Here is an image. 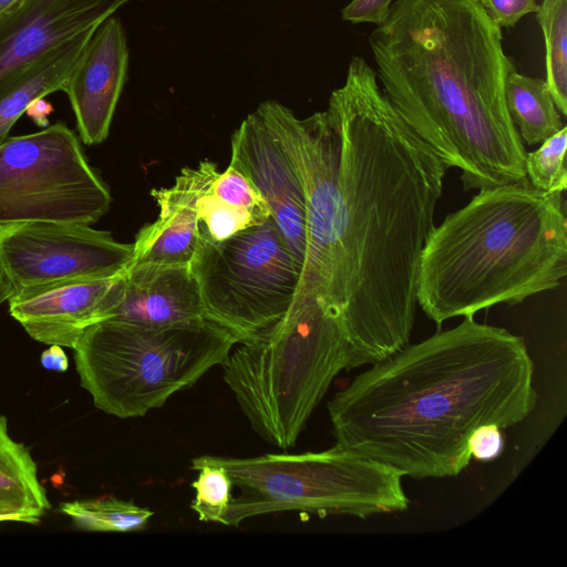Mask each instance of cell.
Listing matches in <instances>:
<instances>
[{
	"mask_svg": "<svg viewBox=\"0 0 567 567\" xmlns=\"http://www.w3.org/2000/svg\"><path fill=\"white\" fill-rule=\"evenodd\" d=\"M268 127L300 178L307 247L299 292L339 318L347 370L409 344L421 254L449 169L401 118L359 55L328 109L299 118L274 111Z\"/></svg>",
	"mask_w": 567,
	"mask_h": 567,
	"instance_id": "6da1fadb",
	"label": "cell"
},
{
	"mask_svg": "<svg viewBox=\"0 0 567 567\" xmlns=\"http://www.w3.org/2000/svg\"><path fill=\"white\" fill-rule=\"evenodd\" d=\"M524 339L464 317L357 375L328 403L337 444L402 476L458 475L477 427H511L537 404Z\"/></svg>",
	"mask_w": 567,
	"mask_h": 567,
	"instance_id": "7a4b0ae2",
	"label": "cell"
},
{
	"mask_svg": "<svg viewBox=\"0 0 567 567\" xmlns=\"http://www.w3.org/2000/svg\"><path fill=\"white\" fill-rule=\"evenodd\" d=\"M383 93L464 190L526 177V151L506 106L515 64L478 0H395L369 35Z\"/></svg>",
	"mask_w": 567,
	"mask_h": 567,
	"instance_id": "3957f363",
	"label": "cell"
},
{
	"mask_svg": "<svg viewBox=\"0 0 567 567\" xmlns=\"http://www.w3.org/2000/svg\"><path fill=\"white\" fill-rule=\"evenodd\" d=\"M566 275L563 193L540 192L524 177L481 189L433 227L420 258L416 301L440 327L556 289Z\"/></svg>",
	"mask_w": 567,
	"mask_h": 567,
	"instance_id": "277c9868",
	"label": "cell"
},
{
	"mask_svg": "<svg viewBox=\"0 0 567 567\" xmlns=\"http://www.w3.org/2000/svg\"><path fill=\"white\" fill-rule=\"evenodd\" d=\"M221 363L224 380L251 427L269 444H296L334 377L347 370L339 318L313 295L298 292L286 315Z\"/></svg>",
	"mask_w": 567,
	"mask_h": 567,
	"instance_id": "5b68a950",
	"label": "cell"
},
{
	"mask_svg": "<svg viewBox=\"0 0 567 567\" xmlns=\"http://www.w3.org/2000/svg\"><path fill=\"white\" fill-rule=\"evenodd\" d=\"M235 344L227 330L207 319L167 324L106 319L87 328L73 350L80 383L95 406L127 419L161 408L196 383Z\"/></svg>",
	"mask_w": 567,
	"mask_h": 567,
	"instance_id": "8992f818",
	"label": "cell"
},
{
	"mask_svg": "<svg viewBox=\"0 0 567 567\" xmlns=\"http://www.w3.org/2000/svg\"><path fill=\"white\" fill-rule=\"evenodd\" d=\"M208 458L239 488L223 525L286 511L363 519L409 506L399 472L339 444L300 454Z\"/></svg>",
	"mask_w": 567,
	"mask_h": 567,
	"instance_id": "52a82bcc",
	"label": "cell"
},
{
	"mask_svg": "<svg viewBox=\"0 0 567 567\" xmlns=\"http://www.w3.org/2000/svg\"><path fill=\"white\" fill-rule=\"evenodd\" d=\"M189 268L205 318L237 343L255 339L286 315L303 276L271 217L220 241L199 231Z\"/></svg>",
	"mask_w": 567,
	"mask_h": 567,
	"instance_id": "ba28073f",
	"label": "cell"
},
{
	"mask_svg": "<svg viewBox=\"0 0 567 567\" xmlns=\"http://www.w3.org/2000/svg\"><path fill=\"white\" fill-rule=\"evenodd\" d=\"M110 205L107 186L64 123L0 144V226L21 221L91 225Z\"/></svg>",
	"mask_w": 567,
	"mask_h": 567,
	"instance_id": "9c48e42d",
	"label": "cell"
},
{
	"mask_svg": "<svg viewBox=\"0 0 567 567\" xmlns=\"http://www.w3.org/2000/svg\"><path fill=\"white\" fill-rule=\"evenodd\" d=\"M133 244L116 241L109 231L84 224L21 221L0 226V260L14 292L80 278L122 275Z\"/></svg>",
	"mask_w": 567,
	"mask_h": 567,
	"instance_id": "30bf717a",
	"label": "cell"
},
{
	"mask_svg": "<svg viewBox=\"0 0 567 567\" xmlns=\"http://www.w3.org/2000/svg\"><path fill=\"white\" fill-rule=\"evenodd\" d=\"M229 164L256 186L287 246L303 267L307 236L302 185L291 159L257 109L233 134Z\"/></svg>",
	"mask_w": 567,
	"mask_h": 567,
	"instance_id": "8fae6325",
	"label": "cell"
},
{
	"mask_svg": "<svg viewBox=\"0 0 567 567\" xmlns=\"http://www.w3.org/2000/svg\"><path fill=\"white\" fill-rule=\"evenodd\" d=\"M131 1H16L0 14V82L72 38L99 28Z\"/></svg>",
	"mask_w": 567,
	"mask_h": 567,
	"instance_id": "7c38bea8",
	"label": "cell"
},
{
	"mask_svg": "<svg viewBox=\"0 0 567 567\" xmlns=\"http://www.w3.org/2000/svg\"><path fill=\"white\" fill-rule=\"evenodd\" d=\"M117 278H80L24 288L9 298V312L32 339L73 349L87 328L109 319Z\"/></svg>",
	"mask_w": 567,
	"mask_h": 567,
	"instance_id": "4fadbf2b",
	"label": "cell"
},
{
	"mask_svg": "<svg viewBox=\"0 0 567 567\" xmlns=\"http://www.w3.org/2000/svg\"><path fill=\"white\" fill-rule=\"evenodd\" d=\"M127 66L125 31L112 16L92 34L63 89L84 144H99L107 137Z\"/></svg>",
	"mask_w": 567,
	"mask_h": 567,
	"instance_id": "5bb4252c",
	"label": "cell"
},
{
	"mask_svg": "<svg viewBox=\"0 0 567 567\" xmlns=\"http://www.w3.org/2000/svg\"><path fill=\"white\" fill-rule=\"evenodd\" d=\"M217 165L203 161L183 168L173 186L152 189L158 218L140 229L130 266L189 265L199 243L197 202L218 175Z\"/></svg>",
	"mask_w": 567,
	"mask_h": 567,
	"instance_id": "9a60e30c",
	"label": "cell"
},
{
	"mask_svg": "<svg viewBox=\"0 0 567 567\" xmlns=\"http://www.w3.org/2000/svg\"><path fill=\"white\" fill-rule=\"evenodd\" d=\"M109 319L167 324L206 319L189 265H134L117 278Z\"/></svg>",
	"mask_w": 567,
	"mask_h": 567,
	"instance_id": "2e32d148",
	"label": "cell"
},
{
	"mask_svg": "<svg viewBox=\"0 0 567 567\" xmlns=\"http://www.w3.org/2000/svg\"><path fill=\"white\" fill-rule=\"evenodd\" d=\"M96 29L72 38L0 82V144L9 137L10 130L32 101L63 91Z\"/></svg>",
	"mask_w": 567,
	"mask_h": 567,
	"instance_id": "e0dca14e",
	"label": "cell"
},
{
	"mask_svg": "<svg viewBox=\"0 0 567 567\" xmlns=\"http://www.w3.org/2000/svg\"><path fill=\"white\" fill-rule=\"evenodd\" d=\"M50 507L35 462L10 436L7 419L0 415V520L37 524Z\"/></svg>",
	"mask_w": 567,
	"mask_h": 567,
	"instance_id": "ac0fdd59",
	"label": "cell"
},
{
	"mask_svg": "<svg viewBox=\"0 0 567 567\" xmlns=\"http://www.w3.org/2000/svg\"><path fill=\"white\" fill-rule=\"evenodd\" d=\"M505 95L511 120L528 145L543 143L565 126L545 80L513 70Z\"/></svg>",
	"mask_w": 567,
	"mask_h": 567,
	"instance_id": "d6986e66",
	"label": "cell"
},
{
	"mask_svg": "<svg viewBox=\"0 0 567 567\" xmlns=\"http://www.w3.org/2000/svg\"><path fill=\"white\" fill-rule=\"evenodd\" d=\"M536 18L545 40L546 84L558 112L567 115V0H543Z\"/></svg>",
	"mask_w": 567,
	"mask_h": 567,
	"instance_id": "ffe728a7",
	"label": "cell"
},
{
	"mask_svg": "<svg viewBox=\"0 0 567 567\" xmlns=\"http://www.w3.org/2000/svg\"><path fill=\"white\" fill-rule=\"evenodd\" d=\"M61 512L81 529L91 532H135L143 529L153 512L115 497L64 502Z\"/></svg>",
	"mask_w": 567,
	"mask_h": 567,
	"instance_id": "44dd1931",
	"label": "cell"
},
{
	"mask_svg": "<svg viewBox=\"0 0 567 567\" xmlns=\"http://www.w3.org/2000/svg\"><path fill=\"white\" fill-rule=\"evenodd\" d=\"M192 468L199 472L192 483L195 489L192 509L202 522L224 524L233 499L234 483L229 474L221 465L212 462L207 455L194 458Z\"/></svg>",
	"mask_w": 567,
	"mask_h": 567,
	"instance_id": "7402d4cb",
	"label": "cell"
},
{
	"mask_svg": "<svg viewBox=\"0 0 567 567\" xmlns=\"http://www.w3.org/2000/svg\"><path fill=\"white\" fill-rule=\"evenodd\" d=\"M567 127L540 143L525 157V172L529 183L540 192L564 193L567 188L566 168Z\"/></svg>",
	"mask_w": 567,
	"mask_h": 567,
	"instance_id": "603a6c76",
	"label": "cell"
},
{
	"mask_svg": "<svg viewBox=\"0 0 567 567\" xmlns=\"http://www.w3.org/2000/svg\"><path fill=\"white\" fill-rule=\"evenodd\" d=\"M212 185L197 202L199 231L220 241L258 223L248 212L230 206L216 197Z\"/></svg>",
	"mask_w": 567,
	"mask_h": 567,
	"instance_id": "cb8c5ba5",
	"label": "cell"
},
{
	"mask_svg": "<svg viewBox=\"0 0 567 567\" xmlns=\"http://www.w3.org/2000/svg\"><path fill=\"white\" fill-rule=\"evenodd\" d=\"M210 189L224 203L251 214L258 223L270 217L269 207L256 186L230 164L225 172L218 173Z\"/></svg>",
	"mask_w": 567,
	"mask_h": 567,
	"instance_id": "d4e9b609",
	"label": "cell"
},
{
	"mask_svg": "<svg viewBox=\"0 0 567 567\" xmlns=\"http://www.w3.org/2000/svg\"><path fill=\"white\" fill-rule=\"evenodd\" d=\"M489 19L501 29L512 28L527 13L536 12V0H478Z\"/></svg>",
	"mask_w": 567,
	"mask_h": 567,
	"instance_id": "484cf974",
	"label": "cell"
},
{
	"mask_svg": "<svg viewBox=\"0 0 567 567\" xmlns=\"http://www.w3.org/2000/svg\"><path fill=\"white\" fill-rule=\"evenodd\" d=\"M504 449V439L501 429L495 424H486L474 430L468 439L471 457L481 462H491L497 458Z\"/></svg>",
	"mask_w": 567,
	"mask_h": 567,
	"instance_id": "4316f807",
	"label": "cell"
},
{
	"mask_svg": "<svg viewBox=\"0 0 567 567\" xmlns=\"http://www.w3.org/2000/svg\"><path fill=\"white\" fill-rule=\"evenodd\" d=\"M395 0H351L342 11L341 17L351 23H373L380 25L389 13Z\"/></svg>",
	"mask_w": 567,
	"mask_h": 567,
	"instance_id": "83f0119b",
	"label": "cell"
},
{
	"mask_svg": "<svg viewBox=\"0 0 567 567\" xmlns=\"http://www.w3.org/2000/svg\"><path fill=\"white\" fill-rule=\"evenodd\" d=\"M41 365L49 371L64 372L68 370L69 361L65 352L60 346H50L40 357Z\"/></svg>",
	"mask_w": 567,
	"mask_h": 567,
	"instance_id": "f1b7e54d",
	"label": "cell"
},
{
	"mask_svg": "<svg viewBox=\"0 0 567 567\" xmlns=\"http://www.w3.org/2000/svg\"><path fill=\"white\" fill-rule=\"evenodd\" d=\"M53 112V106L44 100L39 97L32 101L27 107L25 114L40 127H48V116Z\"/></svg>",
	"mask_w": 567,
	"mask_h": 567,
	"instance_id": "f546056e",
	"label": "cell"
},
{
	"mask_svg": "<svg viewBox=\"0 0 567 567\" xmlns=\"http://www.w3.org/2000/svg\"><path fill=\"white\" fill-rule=\"evenodd\" d=\"M13 293L14 287L0 260V305L4 301H8Z\"/></svg>",
	"mask_w": 567,
	"mask_h": 567,
	"instance_id": "4dcf8cb0",
	"label": "cell"
},
{
	"mask_svg": "<svg viewBox=\"0 0 567 567\" xmlns=\"http://www.w3.org/2000/svg\"><path fill=\"white\" fill-rule=\"evenodd\" d=\"M18 0H0V14Z\"/></svg>",
	"mask_w": 567,
	"mask_h": 567,
	"instance_id": "1f68e13d",
	"label": "cell"
}]
</instances>
